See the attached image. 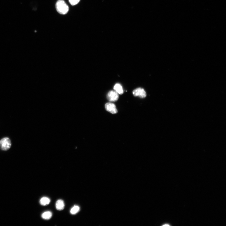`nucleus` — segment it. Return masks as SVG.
<instances>
[{
  "instance_id": "obj_1",
  "label": "nucleus",
  "mask_w": 226,
  "mask_h": 226,
  "mask_svg": "<svg viewBox=\"0 0 226 226\" xmlns=\"http://www.w3.org/2000/svg\"><path fill=\"white\" fill-rule=\"evenodd\" d=\"M56 8L57 11L62 15L66 14L69 10L68 5L64 0H58L56 4Z\"/></svg>"
},
{
  "instance_id": "obj_2",
  "label": "nucleus",
  "mask_w": 226,
  "mask_h": 226,
  "mask_svg": "<svg viewBox=\"0 0 226 226\" xmlns=\"http://www.w3.org/2000/svg\"><path fill=\"white\" fill-rule=\"evenodd\" d=\"M11 146V141L8 138H4L0 141V147L3 151L8 150L10 148Z\"/></svg>"
},
{
  "instance_id": "obj_3",
  "label": "nucleus",
  "mask_w": 226,
  "mask_h": 226,
  "mask_svg": "<svg viewBox=\"0 0 226 226\" xmlns=\"http://www.w3.org/2000/svg\"><path fill=\"white\" fill-rule=\"evenodd\" d=\"M135 97H138L141 98H145L146 96V93L143 88H138L136 89L133 92Z\"/></svg>"
},
{
  "instance_id": "obj_4",
  "label": "nucleus",
  "mask_w": 226,
  "mask_h": 226,
  "mask_svg": "<svg viewBox=\"0 0 226 226\" xmlns=\"http://www.w3.org/2000/svg\"><path fill=\"white\" fill-rule=\"evenodd\" d=\"M107 98L110 102H116L118 99L119 95L115 91H111L107 94Z\"/></svg>"
},
{
  "instance_id": "obj_5",
  "label": "nucleus",
  "mask_w": 226,
  "mask_h": 226,
  "mask_svg": "<svg viewBox=\"0 0 226 226\" xmlns=\"http://www.w3.org/2000/svg\"><path fill=\"white\" fill-rule=\"evenodd\" d=\"M106 110L113 114H115L117 112V110L115 105L112 103H107L105 105Z\"/></svg>"
},
{
  "instance_id": "obj_6",
  "label": "nucleus",
  "mask_w": 226,
  "mask_h": 226,
  "mask_svg": "<svg viewBox=\"0 0 226 226\" xmlns=\"http://www.w3.org/2000/svg\"><path fill=\"white\" fill-rule=\"evenodd\" d=\"M64 202L63 200L60 199L57 201L56 207L58 210L59 211L63 210L64 209Z\"/></svg>"
},
{
  "instance_id": "obj_7",
  "label": "nucleus",
  "mask_w": 226,
  "mask_h": 226,
  "mask_svg": "<svg viewBox=\"0 0 226 226\" xmlns=\"http://www.w3.org/2000/svg\"><path fill=\"white\" fill-rule=\"evenodd\" d=\"M114 90L118 94L122 95L123 93V90L122 86L119 83H117L114 86Z\"/></svg>"
},
{
  "instance_id": "obj_8",
  "label": "nucleus",
  "mask_w": 226,
  "mask_h": 226,
  "mask_svg": "<svg viewBox=\"0 0 226 226\" xmlns=\"http://www.w3.org/2000/svg\"><path fill=\"white\" fill-rule=\"evenodd\" d=\"M40 204L43 206H46L49 204L50 202V199L47 197H43L40 200Z\"/></svg>"
},
{
  "instance_id": "obj_9",
  "label": "nucleus",
  "mask_w": 226,
  "mask_h": 226,
  "mask_svg": "<svg viewBox=\"0 0 226 226\" xmlns=\"http://www.w3.org/2000/svg\"><path fill=\"white\" fill-rule=\"evenodd\" d=\"M52 213L50 211H47L43 213L41 215V217L45 219L49 220L51 218Z\"/></svg>"
},
{
  "instance_id": "obj_10",
  "label": "nucleus",
  "mask_w": 226,
  "mask_h": 226,
  "mask_svg": "<svg viewBox=\"0 0 226 226\" xmlns=\"http://www.w3.org/2000/svg\"><path fill=\"white\" fill-rule=\"evenodd\" d=\"M80 210V208L78 206H74L70 210V212L72 215H75L78 213Z\"/></svg>"
},
{
  "instance_id": "obj_11",
  "label": "nucleus",
  "mask_w": 226,
  "mask_h": 226,
  "mask_svg": "<svg viewBox=\"0 0 226 226\" xmlns=\"http://www.w3.org/2000/svg\"><path fill=\"white\" fill-rule=\"evenodd\" d=\"M80 0H69V2L71 5H75L78 4Z\"/></svg>"
}]
</instances>
